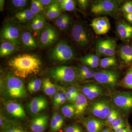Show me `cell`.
<instances>
[{"label": "cell", "instance_id": "14", "mask_svg": "<svg viewBox=\"0 0 132 132\" xmlns=\"http://www.w3.org/2000/svg\"><path fill=\"white\" fill-rule=\"evenodd\" d=\"M47 105V101L44 97H36L29 103L28 107L32 113L36 114L46 109Z\"/></svg>", "mask_w": 132, "mask_h": 132}, {"label": "cell", "instance_id": "38", "mask_svg": "<svg viewBox=\"0 0 132 132\" xmlns=\"http://www.w3.org/2000/svg\"><path fill=\"white\" fill-rule=\"evenodd\" d=\"M96 85L93 84H89L84 86L82 88V91L83 94L86 97L92 92Z\"/></svg>", "mask_w": 132, "mask_h": 132}, {"label": "cell", "instance_id": "7", "mask_svg": "<svg viewBox=\"0 0 132 132\" xmlns=\"http://www.w3.org/2000/svg\"><path fill=\"white\" fill-rule=\"evenodd\" d=\"M112 101L126 114L132 112V92H116L113 95Z\"/></svg>", "mask_w": 132, "mask_h": 132}, {"label": "cell", "instance_id": "25", "mask_svg": "<svg viewBox=\"0 0 132 132\" xmlns=\"http://www.w3.org/2000/svg\"><path fill=\"white\" fill-rule=\"evenodd\" d=\"M120 84L123 87L132 90V66L128 69Z\"/></svg>", "mask_w": 132, "mask_h": 132}, {"label": "cell", "instance_id": "27", "mask_svg": "<svg viewBox=\"0 0 132 132\" xmlns=\"http://www.w3.org/2000/svg\"><path fill=\"white\" fill-rule=\"evenodd\" d=\"M63 115L68 118H72L75 114V109L74 105L67 104L63 106L61 108Z\"/></svg>", "mask_w": 132, "mask_h": 132}, {"label": "cell", "instance_id": "53", "mask_svg": "<svg viewBox=\"0 0 132 132\" xmlns=\"http://www.w3.org/2000/svg\"><path fill=\"white\" fill-rule=\"evenodd\" d=\"M59 98H60V93H56L55 94L54 97L53 102L54 105L57 103V102L59 100Z\"/></svg>", "mask_w": 132, "mask_h": 132}, {"label": "cell", "instance_id": "40", "mask_svg": "<svg viewBox=\"0 0 132 132\" xmlns=\"http://www.w3.org/2000/svg\"><path fill=\"white\" fill-rule=\"evenodd\" d=\"M122 10L127 14L132 13V1H128L125 3L122 7Z\"/></svg>", "mask_w": 132, "mask_h": 132}, {"label": "cell", "instance_id": "41", "mask_svg": "<svg viewBox=\"0 0 132 132\" xmlns=\"http://www.w3.org/2000/svg\"><path fill=\"white\" fill-rule=\"evenodd\" d=\"M96 72L94 71H90L86 73L78 75L79 78L82 80L94 78L95 74Z\"/></svg>", "mask_w": 132, "mask_h": 132}, {"label": "cell", "instance_id": "47", "mask_svg": "<svg viewBox=\"0 0 132 132\" xmlns=\"http://www.w3.org/2000/svg\"><path fill=\"white\" fill-rule=\"evenodd\" d=\"M90 71H91V70L89 67L85 65L81 66L78 69V75L86 73H87Z\"/></svg>", "mask_w": 132, "mask_h": 132}, {"label": "cell", "instance_id": "2", "mask_svg": "<svg viewBox=\"0 0 132 132\" xmlns=\"http://www.w3.org/2000/svg\"><path fill=\"white\" fill-rule=\"evenodd\" d=\"M50 74L54 80L65 84L75 82L79 77L78 72L74 68L68 66H59L52 68Z\"/></svg>", "mask_w": 132, "mask_h": 132}, {"label": "cell", "instance_id": "61", "mask_svg": "<svg viewBox=\"0 0 132 132\" xmlns=\"http://www.w3.org/2000/svg\"><path fill=\"white\" fill-rule=\"evenodd\" d=\"M109 132H111V131H109Z\"/></svg>", "mask_w": 132, "mask_h": 132}, {"label": "cell", "instance_id": "23", "mask_svg": "<svg viewBox=\"0 0 132 132\" xmlns=\"http://www.w3.org/2000/svg\"><path fill=\"white\" fill-rule=\"evenodd\" d=\"M43 90L46 94L49 96L55 94L57 87L48 78H45L42 82Z\"/></svg>", "mask_w": 132, "mask_h": 132}, {"label": "cell", "instance_id": "43", "mask_svg": "<svg viewBox=\"0 0 132 132\" xmlns=\"http://www.w3.org/2000/svg\"><path fill=\"white\" fill-rule=\"evenodd\" d=\"M71 18H70V16L68 15L67 18H66V20H65L64 23L61 26H60L59 28L61 31H64V30H66L68 28L69 25L71 24Z\"/></svg>", "mask_w": 132, "mask_h": 132}, {"label": "cell", "instance_id": "44", "mask_svg": "<svg viewBox=\"0 0 132 132\" xmlns=\"http://www.w3.org/2000/svg\"><path fill=\"white\" fill-rule=\"evenodd\" d=\"M68 15L64 14L61 15L59 18L56 20L55 22V24L56 26L59 28L60 26H61L64 23L66 18H67Z\"/></svg>", "mask_w": 132, "mask_h": 132}, {"label": "cell", "instance_id": "8", "mask_svg": "<svg viewBox=\"0 0 132 132\" xmlns=\"http://www.w3.org/2000/svg\"><path fill=\"white\" fill-rule=\"evenodd\" d=\"M119 77V73L117 71L104 69L96 72L94 78L104 86L114 88L117 85Z\"/></svg>", "mask_w": 132, "mask_h": 132}, {"label": "cell", "instance_id": "31", "mask_svg": "<svg viewBox=\"0 0 132 132\" xmlns=\"http://www.w3.org/2000/svg\"><path fill=\"white\" fill-rule=\"evenodd\" d=\"M60 6L61 10L63 11L72 12L76 8L75 3L72 0H65Z\"/></svg>", "mask_w": 132, "mask_h": 132}, {"label": "cell", "instance_id": "12", "mask_svg": "<svg viewBox=\"0 0 132 132\" xmlns=\"http://www.w3.org/2000/svg\"><path fill=\"white\" fill-rule=\"evenodd\" d=\"M48 122V117L45 114L35 116L31 120L30 128L33 132H43L46 130Z\"/></svg>", "mask_w": 132, "mask_h": 132}, {"label": "cell", "instance_id": "51", "mask_svg": "<svg viewBox=\"0 0 132 132\" xmlns=\"http://www.w3.org/2000/svg\"><path fill=\"white\" fill-rule=\"evenodd\" d=\"M51 0H41L40 1L42 5L44 6L51 5L54 2Z\"/></svg>", "mask_w": 132, "mask_h": 132}, {"label": "cell", "instance_id": "6", "mask_svg": "<svg viewBox=\"0 0 132 132\" xmlns=\"http://www.w3.org/2000/svg\"><path fill=\"white\" fill-rule=\"evenodd\" d=\"M91 12L95 15H113L117 14L119 9L118 5L113 1L110 0L98 1L93 3Z\"/></svg>", "mask_w": 132, "mask_h": 132}, {"label": "cell", "instance_id": "20", "mask_svg": "<svg viewBox=\"0 0 132 132\" xmlns=\"http://www.w3.org/2000/svg\"><path fill=\"white\" fill-rule=\"evenodd\" d=\"M88 105L87 99L83 94H80L79 98L75 103V114L77 116L82 115L86 109Z\"/></svg>", "mask_w": 132, "mask_h": 132}, {"label": "cell", "instance_id": "45", "mask_svg": "<svg viewBox=\"0 0 132 132\" xmlns=\"http://www.w3.org/2000/svg\"><path fill=\"white\" fill-rule=\"evenodd\" d=\"M53 116L55 118L57 122L59 123V125L61 128L64 123V120L62 116L57 113H55Z\"/></svg>", "mask_w": 132, "mask_h": 132}, {"label": "cell", "instance_id": "30", "mask_svg": "<svg viewBox=\"0 0 132 132\" xmlns=\"http://www.w3.org/2000/svg\"><path fill=\"white\" fill-rule=\"evenodd\" d=\"M41 85V80L39 79H36L29 82L27 88L30 93H35L40 90Z\"/></svg>", "mask_w": 132, "mask_h": 132}, {"label": "cell", "instance_id": "50", "mask_svg": "<svg viewBox=\"0 0 132 132\" xmlns=\"http://www.w3.org/2000/svg\"><path fill=\"white\" fill-rule=\"evenodd\" d=\"M66 94V98L68 101L72 102L73 98V95L70 89H69L67 91H65Z\"/></svg>", "mask_w": 132, "mask_h": 132}, {"label": "cell", "instance_id": "37", "mask_svg": "<svg viewBox=\"0 0 132 132\" xmlns=\"http://www.w3.org/2000/svg\"><path fill=\"white\" fill-rule=\"evenodd\" d=\"M64 132H82V128L77 125L68 126L64 130Z\"/></svg>", "mask_w": 132, "mask_h": 132}, {"label": "cell", "instance_id": "56", "mask_svg": "<svg viewBox=\"0 0 132 132\" xmlns=\"http://www.w3.org/2000/svg\"><path fill=\"white\" fill-rule=\"evenodd\" d=\"M79 93H77L75 95H74L73 98L72 100V103H75L76 101L78 100V98H79Z\"/></svg>", "mask_w": 132, "mask_h": 132}, {"label": "cell", "instance_id": "15", "mask_svg": "<svg viewBox=\"0 0 132 132\" xmlns=\"http://www.w3.org/2000/svg\"><path fill=\"white\" fill-rule=\"evenodd\" d=\"M116 33L122 40H129L132 37V26L126 22H120L117 24Z\"/></svg>", "mask_w": 132, "mask_h": 132}, {"label": "cell", "instance_id": "26", "mask_svg": "<svg viewBox=\"0 0 132 132\" xmlns=\"http://www.w3.org/2000/svg\"><path fill=\"white\" fill-rule=\"evenodd\" d=\"M100 65L103 68H107L116 66L117 60L114 56L107 57L102 59L100 62Z\"/></svg>", "mask_w": 132, "mask_h": 132}, {"label": "cell", "instance_id": "11", "mask_svg": "<svg viewBox=\"0 0 132 132\" xmlns=\"http://www.w3.org/2000/svg\"><path fill=\"white\" fill-rule=\"evenodd\" d=\"M90 26L97 35L105 34L111 29L110 21L106 16L95 18L92 21Z\"/></svg>", "mask_w": 132, "mask_h": 132}, {"label": "cell", "instance_id": "33", "mask_svg": "<svg viewBox=\"0 0 132 132\" xmlns=\"http://www.w3.org/2000/svg\"><path fill=\"white\" fill-rule=\"evenodd\" d=\"M90 111L92 114L99 118L101 113V101H95L92 103L90 107Z\"/></svg>", "mask_w": 132, "mask_h": 132}, {"label": "cell", "instance_id": "57", "mask_svg": "<svg viewBox=\"0 0 132 132\" xmlns=\"http://www.w3.org/2000/svg\"><path fill=\"white\" fill-rule=\"evenodd\" d=\"M126 17L128 21L132 23V13L127 14H126Z\"/></svg>", "mask_w": 132, "mask_h": 132}, {"label": "cell", "instance_id": "19", "mask_svg": "<svg viewBox=\"0 0 132 132\" xmlns=\"http://www.w3.org/2000/svg\"><path fill=\"white\" fill-rule=\"evenodd\" d=\"M46 21L44 16L42 15L37 14L32 19L29 28L34 32H39L45 27Z\"/></svg>", "mask_w": 132, "mask_h": 132}, {"label": "cell", "instance_id": "54", "mask_svg": "<svg viewBox=\"0 0 132 132\" xmlns=\"http://www.w3.org/2000/svg\"><path fill=\"white\" fill-rule=\"evenodd\" d=\"M119 132H132V130L130 125L128 124L126 127L123 128Z\"/></svg>", "mask_w": 132, "mask_h": 132}, {"label": "cell", "instance_id": "13", "mask_svg": "<svg viewBox=\"0 0 132 132\" xmlns=\"http://www.w3.org/2000/svg\"><path fill=\"white\" fill-rule=\"evenodd\" d=\"M82 123L87 132H100L106 125L102 121L91 118H84Z\"/></svg>", "mask_w": 132, "mask_h": 132}, {"label": "cell", "instance_id": "1", "mask_svg": "<svg viewBox=\"0 0 132 132\" xmlns=\"http://www.w3.org/2000/svg\"><path fill=\"white\" fill-rule=\"evenodd\" d=\"M8 65L10 71L15 76L26 79L29 76L39 73L42 62L37 55L24 54L10 59Z\"/></svg>", "mask_w": 132, "mask_h": 132}, {"label": "cell", "instance_id": "21", "mask_svg": "<svg viewBox=\"0 0 132 132\" xmlns=\"http://www.w3.org/2000/svg\"><path fill=\"white\" fill-rule=\"evenodd\" d=\"M61 10L59 3L57 2H54L47 8L46 12V16L50 20L59 18L61 14Z\"/></svg>", "mask_w": 132, "mask_h": 132}, {"label": "cell", "instance_id": "60", "mask_svg": "<svg viewBox=\"0 0 132 132\" xmlns=\"http://www.w3.org/2000/svg\"><path fill=\"white\" fill-rule=\"evenodd\" d=\"M110 131L108 129H104V130H102L101 132H109Z\"/></svg>", "mask_w": 132, "mask_h": 132}, {"label": "cell", "instance_id": "9", "mask_svg": "<svg viewBox=\"0 0 132 132\" xmlns=\"http://www.w3.org/2000/svg\"><path fill=\"white\" fill-rule=\"evenodd\" d=\"M1 38L5 41L9 42L16 46H18L21 38L19 27L14 23H8L1 31Z\"/></svg>", "mask_w": 132, "mask_h": 132}, {"label": "cell", "instance_id": "10", "mask_svg": "<svg viewBox=\"0 0 132 132\" xmlns=\"http://www.w3.org/2000/svg\"><path fill=\"white\" fill-rule=\"evenodd\" d=\"M58 38L59 34L56 29L51 26H47L41 33L40 41L42 46L46 47L54 43Z\"/></svg>", "mask_w": 132, "mask_h": 132}, {"label": "cell", "instance_id": "3", "mask_svg": "<svg viewBox=\"0 0 132 132\" xmlns=\"http://www.w3.org/2000/svg\"><path fill=\"white\" fill-rule=\"evenodd\" d=\"M75 54L73 49L67 43L61 41L59 42L50 52V58L55 61L65 62L72 60Z\"/></svg>", "mask_w": 132, "mask_h": 132}, {"label": "cell", "instance_id": "29", "mask_svg": "<svg viewBox=\"0 0 132 132\" xmlns=\"http://www.w3.org/2000/svg\"><path fill=\"white\" fill-rule=\"evenodd\" d=\"M111 39H107L106 40H102L99 41L97 42L96 50L98 54L101 55H104V52L109 45Z\"/></svg>", "mask_w": 132, "mask_h": 132}, {"label": "cell", "instance_id": "32", "mask_svg": "<svg viewBox=\"0 0 132 132\" xmlns=\"http://www.w3.org/2000/svg\"><path fill=\"white\" fill-rule=\"evenodd\" d=\"M116 42L113 40L111 39L109 45L104 52L103 55L107 57L113 56L115 53Z\"/></svg>", "mask_w": 132, "mask_h": 132}, {"label": "cell", "instance_id": "35", "mask_svg": "<svg viewBox=\"0 0 132 132\" xmlns=\"http://www.w3.org/2000/svg\"><path fill=\"white\" fill-rule=\"evenodd\" d=\"M103 89L100 87L96 85L93 90L86 97L89 100H94L101 95L103 93Z\"/></svg>", "mask_w": 132, "mask_h": 132}, {"label": "cell", "instance_id": "39", "mask_svg": "<svg viewBox=\"0 0 132 132\" xmlns=\"http://www.w3.org/2000/svg\"><path fill=\"white\" fill-rule=\"evenodd\" d=\"M61 128L55 118L53 116H52L51 124H50V130L51 132H55L59 131Z\"/></svg>", "mask_w": 132, "mask_h": 132}, {"label": "cell", "instance_id": "55", "mask_svg": "<svg viewBox=\"0 0 132 132\" xmlns=\"http://www.w3.org/2000/svg\"><path fill=\"white\" fill-rule=\"evenodd\" d=\"M67 100V98L62 99V100H59V101L57 102V103L55 105L57 106H59V105L64 104Z\"/></svg>", "mask_w": 132, "mask_h": 132}, {"label": "cell", "instance_id": "4", "mask_svg": "<svg viewBox=\"0 0 132 132\" xmlns=\"http://www.w3.org/2000/svg\"><path fill=\"white\" fill-rule=\"evenodd\" d=\"M71 34L74 41L81 48H87L91 45L92 39L89 31L81 22H77L74 25Z\"/></svg>", "mask_w": 132, "mask_h": 132}, {"label": "cell", "instance_id": "5", "mask_svg": "<svg viewBox=\"0 0 132 132\" xmlns=\"http://www.w3.org/2000/svg\"><path fill=\"white\" fill-rule=\"evenodd\" d=\"M6 84L8 93L10 97L20 98L26 96L24 83L20 78L15 76L7 75L6 78Z\"/></svg>", "mask_w": 132, "mask_h": 132}, {"label": "cell", "instance_id": "24", "mask_svg": "<svg viewBox=\"0 0 132 132\" xmlns=\"http://www.w3.org/2000/svg\"><path fill=\"white\" fill-rule=\"evenodd\" d=\"M35 15L33 13L30 9H26L17 13L15 17L19 21L26 22L34 19Z\"/></svg>", "mask_w": 132, "mask_h": 132}, {"label": "cell", "instance_id": "46", "mask_svg": "<svg viewBox=\"0 0 132 132\" xmlns=\"http://www.w3.org/2000/svg\"><path fill=\"white\" fill-rule=\"evenodd\" d=\"M89 1L87 0H79L78 3L79 6L83 9H85L87 7L89 4Z\"/></svg>", "mask_w": 132, "mask_h": 132}, {"label": "cell", "instance_id": "22", "mask_svg": "<svg viewBox=\"0 0 132 132\" xmlns=\"http://www.w3.org/2000/svg\"><path fill=\"white\" fill-rule=\"evenodd\" d=\"M16 46L9 42H3L0 46V56L4 57L10 55L16 51Z\"/></svg>", "mask_w": 132, "mask_h": 132}, {"label": "cell", "instance_id": "42", "mask_svg": "<svg viewBox=\"0 0 132 132\" xmlns=\"http://www.w3.org/2000/svg\"><path fill=\"white\" fill-rule=\"evenodd\" d=\"M80 59L90 61L97 62H100V58L98 56L94 54H88L84 57H81Z\"/></svg>", "mask_w": 132, "mask_h": 132}, {"label": "cell", "instance_id": "36", "mask_svg": "<svg viewBox=\"0 0 132 132\" xmlns=\"http://www.w3.org/2000/svg\"><path fill=\"white\" fill-rule=\"evenodd\" d=\"M28 1L26 0H13L12 4L15 7L18 9H22L27 6Z\"/></svg>", "mask_w": 132, "mask_h": 132}, {"label": "cell", "instance_id": "28", "mask_svg": "<svg viewBox=\"0 0 132 132\" xmlns=\"http://www.w3.org/2000/svg\"><path fill=\"white\" fill-rule=\"evenodd\" d=\"M101 113L99 118L101 119H106L111 111L109 102L106 100L101 101Z\"/></svg>", "mask_w": 132, "mask_h": 132}, {"label": "cell", "instance_id": "17", "mask_svg": "<svg viewBox=\"0 0 132 132\" xmlns=\"http://www.w3.org/2000/svg\"><path fill=\"white\" fill-rule=\"evenodd\" d=\"M20 39L22 45L27 48L34 49L38 47V43L29 31H24L21 36Z\"/></svg>", "mask_w": 132, "mask_h": 132}, {"label": "cell", "instance_id": "48", "mask_svg": "<svg viewBox=\"0 0 132 132\" xmlns=\"http://www.w3.org/2000/svg\"><path fill=\"white\" fill-rule=\"evenodd\" d=\"M126 122V120L124 119L119 117L118 118V119L117 120H116V121L115 123L111 127V128L113 130L115 128L118 127V126H119L120 125H121L122 123Z\"/></svg>", "mask_w": 132, "mask_h": 132}, {"label": "cell", "instance_id": "49", "mask_svg": "<svg viewBox=\"0 0 132 132\" xmlns=\"http://www.w3.org/2000/svg\"><path fill=\"white\" fill-rule=\"evenodd\" d=\"M43 6L42 5L41 3L40 2V1H38V0H33L31 2V8H37Z\"/></svg>", "mask_w": 132, "mask_h": 132}, {"label": "cell", "instance_id": "16", "mask_svg": "<svg viewBox=\"0 0 132 132\" xmlns=\"http://www.w3.org/2000/svg\"><path fill=\"white\" fill-rule=\"evenodd\" d=\"M6 108L8 112L15 118H24L26 117L24 109L18 103L13 102H8L6 104Z\"/></svg>", "mask_w": 132, "mask_h": 132}, {"label": "cell", "instance_id": "34", "mask_svg": "<svg viewBox=\"0 0 132 132\" xmlns=\"http://www.w3.org/2000/svg\"><path fill=\"white\" fill-rule=\"evenodd\" d=\"M3 132H26L22 128L19 126L6 124L3 126Z\"/></svg>", "mask_w": 132, "mask_h": 132}, {"label": "cell", "instance_id": "52", "mask_svg": "<svg viewBox=\"0 0 132 132\" xmlns=\"http://www.w3.org/2000/svg\"><path fill=\"white\" fill-rule=\"evenodd\" d=\"M118 112L115 109H112L109 112L106 119H109V118H111L112 116H113V115H115L116 114L118 113Z\"/></svg>", "mask_w": 132, "mask_h": 132}, {"label": "cell", "instance_id": "18", "mask_svg": "<svg viewBox=\"0 0 132 132\" xmlns=\"http://www.w3.org/2000/svg\"><path fill=\"white\" fill-rule=\"evenodd\" d=\"M119 55L122 61L125 64L132 63V46L130 45H124L119 50Z\"/></svg>", "mask_w": 132, "mask_h": 132}, {"label": "cell", "instance_id": "58", "mask_svg": "<svg viewBox=\"0 0 132 132\" xmlns=\"http://www.w3.org/2000/svg\"><path fill=\"white\" fill-rule=\"evenodd\" d=\"M70 89L71 90V92H72V93L73 94V96L74 95H75L76 94L78 93L77 89H76L75 87H71Z\"/></svg>", "mask_w": 132, "mask_h": 132}, {"label": "cell", "instance_id": "59", "mask_svg": "<svg viewBox=\"0 0 132 132\" xmlns=\"http://www.w3.org/2000/svg\"><path fill=\"white\" fill-rule=\"evenodd\" d=\"M4 3H5V1H3V0L0 1V9H1V11H3V10Z\"/></svg>", "mask_w": 132, "mask_h": 132}]
</instances>
